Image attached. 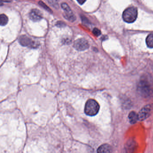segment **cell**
<instances>
[{
  "mask_svg": "<svg viewBox=\"0 0 153 153\" xmlns=\"http://www.w3.org/2000/svg\"><path fill=\"white\" fill-rule=\"evenodd\" d=\"M139 93L145 98H149L153 97V88L146 79L140 80L138 86Z\"/></svg>",
  "mask_w": 153,
  "mask_h": 153,
  "instance_id": "6da1fadb",
  "label": "cell"
},
{
  "mask_svg": "<svg viewBox=\"0 0 153 153\" xmlns=\"http://www.w3.org/2000/svg\"><path fill=\"white\" fill-rule=\"evenodd\" d=\"M100 106L98 103L94 99H89L85 105V113L88 116H93L98 113Z\"/></svg>",
  "mask_w": 153,
  "mask_h": 153,
  "instance_id": "7a4b0ae2",
  "label": "cell"
},
{
  "mask_svg": "<svg viewBox=\"0 0 153 153\" xmlns=\"http://www.w3.org/2000/svg\"><path fill=\"white\" fill-rule=\"evenodd\" d=\"M137 10L134 7L126 9L123 14V18L125 22L132 23L135 22L137 17Z\"/></svg>",
  "mask_w": 153,
  "mask_h": 153,
  "instance_id": "3957f363",
  "label": "cell"
},
{
  "mask_svg": "<svg viewBox=\"0 0 153 153\" xmlns=\"http://www.w3.org/2000/svg\"><path fill=\"white\" fill-rule=\"evenodd\" d=\"M19 41L20 45L23 46L32 48H36L37 46V43L36 42L26 35L21 36L19 37Z\"/></svg>",
  "mask_w": 153,
  "mask_h": 153,
  "instance_id": "277c9868",
  "label": "cell"
},
{
  "mask_svg": "<svg viewBox=\"0 0 153 153\" xmlns=\"http://www.w3.org/2000/svg\"><path fill=\"white\" fill-rule=\"evenodd\" d=\"M153 110V106L150 105H148L144 106L139 113V120L140 121L144 120L150 116Z\"/></svg>",
  "mask_w": 153,
  "mask_h": 153,
  "instance_id": "5b68a950",
  "label": "cell"
},
{
  "mask_svg": "<svg viewBox=\"0 0 153 153\" xmlns=\"http://www.w3.org/2000/svg\"><path fill=\"white\" fill-rule=\"evenodd\" d=\"M74 46L76 50L81 51L88 49L89 44L86 40L84 38H80L75 41Z\"/></svg>",
  "mask_w": 153,
  "mask_h": 153,
  "instance_id": "8992f818",
  "label": "cell"
},
{
  "mask_svg": "<svg viewBox=\"0 0 153 153\" xmlns=\"http://www.w3.org/2000/svg\"><path fill=\"white\" fill-rule=\"evenodd\" d=\"M61 7L65 12L64 17L71 22H74L76 20V18L68 5L67 3H62Z\"/></svg>",
  "mask_w": 153,
  "mask_h": 153,
  "instance_id": "52a82bcc",
  "label": "cell"
},
{
  "mask_svg": "<svg viewBox=\"0 0 153 153\" xmlns=\"http://www.w3.org/2000/svg\"><path fill=\"white\" fill-rule=\"evenodd\" d=\"M30 19L34 22L40 21L42 19V16L40 10L37 9L32 10L29 14Z\"/></svg>",
  "mask_w": 153,
  "mask_h": 153,
  "instance_id": "ba28073f",
  "label": "cell"
},
{
  "mask_svg": "<svg viewBox=\"0 0 153 153\" xmlns=\"http://www.w3.org/2000/svg\"><path fill=\"white\" fill-rule=\"evenodd\" d=\"M97 153H112V149L108 144H103L98 148Z\"/></svg>",
  "mask_w": 153,
  "mask_h": 153,
  "instance_id": "9c48e42d",
  "label": "cell"
},
{
  "mask_svg": "<svg viewBox=\"0 0 153 153\" xmlns=\"http://www.w3.org/2000/svg\"><path fill=\"white\" fill-rule=\"evenodd\" d=\"M128 118L129 119L130 122L132 124L136 123L137 121L139 120L138 115L134 111H132L130 113Z\"/></svg>",
  "mask_w": 153,
  "mask_h": 153,
  "instance_id": "30bf717a",
  "label": "cell"
},
{
  "mask_svg": "<svg viewBox=\"0 0 153 153\" xmlns=\"http://www.w3.org/2000/svg\"><path fill=\"white\" fill-rule=\"evenodd\" d=\"M146 43L148 47L153 48V33L150 34L148 36L146 39Z\"/></svg>",
  "mask_w": 153,
  "mask_h": 153,
  "instance_id": "8fae6325",
  "label": "cell"
},
{
  "mask_svg": "<svg viewBox=\"0 0 153 153\" xmlns=\"http://www.w3.org/2000/svg\"><path fill=\"white\" fill-rule=\"evenodd\" d=\"M8 19L7 17L4 15L1 14L0 16V25L1 26H5L7 24Z\"/></svg>",
  "mask_w": 153,
  "mask_h": 153,
  "instance_id": "7c38bea8",
  "label": "cell"
},
{
  "mask_svg": "<svg viewBox=\"0 0 153 153\" xmlns=\"http://www.w3.org/2000/svg\"><path fill=\"white\" fill-rule=\"evenodd\" d=\"M39 5L41 6V7H42L45 10H47V11H49V12H51L52 13V11L45 4V3L43 2L42 1H39Z\"/></svg>",
  "mask_w": 153,
  "mask_h": 153,
  "instance_id": "4fadbf2b",
  "label": "cell"
},
{
  "mask_svg": "<svg viewBox=\"0 0 153 153\" xmlns=\"http://www.w3.org/2000/svg\"><path fill=\"white\" fill-rule=\"evenodd\" d=\"M93 33L96 36H99L101 34V31L97 28H94L93 29Z\"/></svg>",
  "mask_w": 153,
  "mask_h": 153,
  "instance_id": "5bb4252c",
  "label": "cell"
},
{
  "mask_svg": "<svg viewBox=\"0 0 153 153\" xmlns=\"http://www.w3.org/2000/svg\"><path fill=\"white\" fill-rule=\"evenodd\" d=\"M56 25L58 27H63L65 26L66 25V24L65 23H63L62 21H59V22H57V24H56Z\"/></svg>",
  "mask_w": 153,
  "mask_h": 153,
  "instance_id": "9a60e30c",
  "label": "cell"
},
{
  "mask_svg": "<svg viewBox=\"0 0 153 153\" xmlns=\"http://www.w3.org/2000/svg\"><path fill=\"white\" fill-rule=\"evenodd\" d=\"M77 1L79 4L82 5V4H84L85 2V1Z\"/></svg>",
  "mask_w": 153,
  "mask_h": 153,
  "instance_id": "2e32d148",
  "label": "cell"
}]
</instances>
